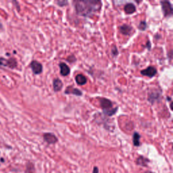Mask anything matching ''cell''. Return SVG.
Returning <instances> with one entry per match:
<instances>
[{"label": "cell", "mask_w": 173, "mask_h": 173, "mask_svg": "<svg viewBox=\"0 0 173 173\" xmlns=\"http://www.w3.org/2000/svg\"><path fill=\"white\" fill-rule=\"evenodd\" d=\"M75 80L76 83L79 85H84L87 82V79L82 74H79L75 76Z\"/></svg>", "instance_id": "obj_15"}, {"label": "cell", "mask_w": 173, "mask_h": 173, "mask_svg": "<svg viewBox=\"0 0 173 173\" xmlns=\"http://www.w3.org/2000/svg\"><path fill=\"white\" fill-rule=\"evenodd\" d=\"M0 66L9 67L12 69H14L17 66V61L14 58H11L9 60L0 58Z\"/></svg>", "instance_id": "obj_3"}, {"label": "cell", "mask_w": 173, "mask_h": 173, "mask_svg": "<svg viewBox=\"0 0 173 173\" xmlns=\"http://www.w3.org/2000/svg\"><path fill=\"white\" fill-rule=\"evenodd\" d=\"M63 87V83L60 79H55L53 81V89L55 92L61 91Z\"/></svg>", "instance_id": "obj_12"}, {"label": "cell", "mask_w": 173, "mask_h": 173, "mask_svg": "<svg viewBox=\"0 0 173 173\" xmlns=\"http://www.w3.org/2000/svg\"><path fill=\"white\" fill-rule=\"evenodd\" d=\"M99 99L100 106H101L103 112L112 109V108H112V106H113V104H112V102L110 101V99H108L105 98H99Z\"/></svg>", "instance_id": "obj_4"}, {"label": "cell", "mask_w": 173, "mask_h": 173, "mask_svg": "<svg viewBox=\"0 0 173 173\" xmlns=\"http://www.w3.org/2000/svg\"><path fill=\"white\" fill-rule=\"evenodd\" d=\"M64 94H72L76 96H82L83 93L82 91L79 90L77 88H74L72 86H68L66 87V89L64 91Z\"/></svg>", "instance_id": "obj_8"}, {"label": "cell", "mask_w": 173, "mask_h": 173, "mask_svg": "<svg viewBox=\"0 0 173 173\" xmlns=\"http://www.w3.org/2000/svg\"><path fill=\"white\" fill-rule=\"evenodd\" d=\"M67 61L68 62H70V63H73V62H74L76 60V58H75V56L74 55H70V56H68V57L67 58Z\"/></svg>", "instance_id": "obj_20"}, {"label": "cell", "mask_w": 173, "mask_h": 173, "mask_svg": "<svg viewBox=\"0 0 173 173\" xmlns=\"http://www.w3.org/2000/svg\"><path fill=\"white\" fill-rule=\"evenodd\" d=\"M76 12L84 17H91L99 11L102 2L98 0H76L73 1Z\"/></svg>", "instance_id": "obj_1"}, {"label": "cell", "mask_w": 173, "mask_h": 173, "mask_svg": "<svg viewBox=\"0 0 173 173\" xmlns=\"http://www.w3.org/2000/svg\"><path fill=\"white\" fill-rule=\"evenodd\" d=\"M1 161H2V162H3V158H1Z\"/></svg>", "instance_id": "obj_26"}, {"label": "cell", "mask_w": 173, "mask_h": 173, "mask_svg": "<svg viewBox=\"0 0 173 173\" xmlns=\"http://www.w3.org/2000/svg\"><path fill=\"white\" fill-rule=\"evenodd\" d=\"M118 111V107H116L114 108H112V109L108 110L106 112H104L103 113L108 116H112L116 113V112Z\"/></svg>", "instance_id": "obj_17"}, {"label": "cell", "mask_w": 173, "mask_h": 173, "mask_svg": "<svg viewBox=\"0 0 173 173\" xmlns=\"http://www.w3.org/2000/svg\"><path fill=\"white\" fill-rule=\"evenodd\" d=\"M141 74L149 78H152L157 74V70L155 67L151 66L141 71Z\"/></svg>", "instance_id": "obj_7"}, {"label": "cell", "mask_w": 173, "mask_h": 173, "mask_svg": "<svg viewBox=\"0 0 173 173\" xmlns=\"http://www.w3.org/2000/svg\"><path fill=\"white\" fill-rule=\"evenodd\" d=\"M162 10L165 17H170L172 15L173 10L172 7L170 2L168 1H162L160 2Z\"/></svg>", "instance_id": "obj_2"}, {"label": "cell", "mask_w": 173, "mask_h": 173, "mask_svg": "<svg viewBox=\"0 0 173 173\" xmlns=\"http://www.w3.org/2000/svg\"><path fill=\"white\" fill-rule=\"evenodd\" d=\"M118 30L120 33L124 35H129L132 30L131 26L128 25H123L118 27Z\"/></svg>", "instance_id": "obj_11"}, {"label": "cell", "mask_w": 173, "mask_h": 173, "mask_svg": "<svg viewBox=\"0 0 173 173\" xmlns=\"http://www.w3.org/2000/svg\"><path fill=\"white\" fill-rule=\"evenodd\" d=\"M30 67L35 74H39L43 72L42 64L36 60H33L31 62Z\"/></svg>", "instance_id": "obj_5"}, {"label": "cell", "mask_w": 173, "mask_h": 173, "mask_svg": "<svg viewBox=\"0 0 173 173\" xmlns=\"http://www.w3.org/2000/svg\"><path fill=\"white\" fill-rule=\"evenodd\" d=\"M111 53L113 56H117L118 54V50L117 49V47H116V46H114L112 47V50H111Z\"/></svg>", "instance_id": "obj_19"}, {"label": "cell", "mask_w": 173, "mask_h": 173, "mask_svg": "<svg viewBox=\"0 0 173 173\" xmlns=\"http://www.w3.org/2000/svg\"><path fill=\"white\" fill-rule=\"evenodd\" d=\"M59 66L60 68V74L63 76H66L70 74V69L69 66H68L66 64L61 62L60 63Z\"/></svg>", "instance_id": "obj_10"}, {"label": "cell", "mask_w": 173, "mask_h": 173, "mask_svg": "<svg viewBox=\"0 0 173 173\" xmlns=\"http://www.w3.org/2000/svg\"><path fill=\"white\" fill-rule=\"evenodd\" d=\"M3 31V25H2V23L0 22V31Z\"/></svg>", "instance_id": "obj_23"}, {"label": "cell", "mask_w": 173, "mask_h": 173, "mask_svg": "<svg viewBox=\"0 0 173 173\" xmlns=\"http://www.w3.org/2000/svg\"><path fill=\"white\" fill-rule=\"evenodd\" d=\"M145 173H153V172H146Z\"/></svg>", "instance_id": "obj_25"}, {"label": "cell", "mask_w": 173, "mask_h": 173, "mask_svg": "<svg viewBox=\"0 0 173 173\" xmlns=\"http://www.w3.org/2000/svg\"><path fill=\"white\" fill-rule=\"evenodd\" d=\"M149 162H150V160H149L147 158H145V157L143 156H139L138 158H137V160H136L137 164L139 165V166H144V167L147 166V164Z\"/></svg>", "instance_id": "obj_14"}, {"label": "cell", "mask_w": 173, "mask_h": 173, "mask_svg": "<svg viewBox=\"0 0 173 173\" xmlns=\"http://www.w3.org/2000/svg\"><path fill=\"white\" fill-rule=\"evenodd\" d=\"M56 3L60 6V7H63V6H65L68 4V2L67 1H62V0H60V1H57L56 2Z\"/></svg>", "instance_id": "obj_21"}, {"label": "cell", "mask_w": 173, "mask_h": 173, "mask_svg": "<svg viewBox=\"0 0 173 173\" xmlns=\"http://www.w3.org/2000/svg\"><path fill=\"white\" fill-rule=\"evenodd\" d=\"M43 139L45 142L50 144V145H52V144H55L58 142V138L54 133H51V132H46L43 135Z\"/></svg>", "instance_id": "obj_6"}, {"label": "cell", "mask_w": 173, "mask_h": 173, "mask_svg": "<svg viewBox=\"0 0 173 173\" xmlns=\"http://www.w3.org/2000/svg\"><path fill=\"white\" fill-rule=\"evenodd\" d=\"M147 47H148V49L149 50H150V41H148L147 42Z\"/></svg>", "instance_id": "obj_24"}, {"label": "cell", "mask_w": 173, "mask_h": 173, "mask_svg": "<svg viewBox=\"0 0 173 173\" xmlns=\"http://www.w3.org/2000/svg\"><path fill=\"white\" fill-rule=\"evenodd\" d=\"M124 12L127 14H132L135 13L136 12V7L133 3H127V4L124 7Z\"/></svg>", "instance_id": "obj_13"}, {"label": "cell", "mask_w": 173, "mask_h": 173, "mask_svg": "<svg viewBox=\"0 0 173 173\" xmlns=\"http://www.w3.org/2000/svg\"><path fill=\"white\" fill-rule=\"evenodd\" d=\"M161 93L158 91H151L149 94L148 95V101L151 104H154L158 99L160 98Z\"/></svg>", "instance_id": "obj_9"}, {"label": "cell", "mask_w": 173, "mask_h": 173, "mask_svg": "<svg viewBox=\"0 0 173 173\" xmlns=\"http://www.w3.org/2000/svg\"><path fill=\"white\" fill-rule=\"evenodd\" d=\"M93 173H99V168L97 166H95L93 169Z\"/></svg>", "instance_id": "obj_22"}, {"label": "cell", "mask_w": 173, "mask_h": 173, "mask_svg": "<svg viewBox=\"0 0 173 173\" xmlns=\"http://www.w3.org/2000/svg\"><path fill=\"white\" fill-rule=\"evenodd\" d=\"M140 138L141 135H139V132H135L133 133V136H132V142H133L134 146L135 147H139L140 146L141 143H140Z\"/></svg>", "instance_id": "obj_16"}, {"label": "cell", "mask_w": 173, "mask_h": 173, "mask_svg": "<svg viewBox=\"0 0 173 173\" xmlns=\"http://www.w3.org/2000/svg\"><path fill=\"white\" fill-rule=\"evenodd\" d=\"M147 22L145 21H143L139 22V25H138V29L141 31H145L147 29Z\"/></svg>", "instance_id": "obj_18"}]
</instances>
